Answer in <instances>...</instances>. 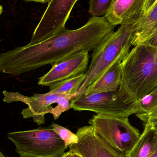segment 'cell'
<instances>
[{
	"label": "cell",
	"mask_w": 157,
	"mask_h": 157,
	"mask_svg": "<svg viewBox=\"0 0 157 157\" xmlns=\"http://www.w3.org/2000/svg\"><path fill=\"white\" fill-rule=\"evenodd\" d=\"M115 27L105 16H92L79 28H65L38 43L2 52L0 55V71L17 76L48 64L53 65L83 51H93L114 31Z\"/></svg>",
	"instance_id": "cell-1"
},
{
	"label": "cell",
	"mask_w": 157,
	"mask_h": 157,
	"mask_svg": "<svg viewBox=\"0 0 157 157\" xmlns=\"http://www.w3.org/2000/svg\"><path fill=\"white\" fill-rule=\"evenodd\" d=\"M157 48L144 44L135 46L124 57L118 90L123 102H135L157 86Z\"/></svg>",
	"instance_id": "cell-2"
},
{
	"label": "cell",
	"mask_w": 157,
	"mask_h": 157,
	"mask_svg": "<svg viewBox=\"0 0 157 157\" xmlns=\"http://www.w3.org/2000/svg\"><path fill=\"white\" fill-rule=\"evenodd\" d=\"M134 33L133 24L120 26L98 45L93 51L91 63L86 72L85 79L77 92L78 96L83 94L112 64L123 60L132 46Z\"/></svg>",
	"instance_id": "cell-3"
},
{
	"label": "cell",
	"mask_w": 157,
	"mask_h": 157,
	"mask_svg": "<svg viewBox=\"0 0 157 157\" xmlns=\"http://www.w3.org/2000/svg\"><path fill=\"white\" fill-rule=\"evenodd\" d=\"M7 136L20 157H61L68 147L51 127L10 132Z\"/></svg>",
	"instance_id": "cell-4"
},
{
	"label": "cell",
	"mask_w": 157,
	"mask_h": 157,
	"mask_svg": "<svg viewBox=\"0 0 157 157\" xmlns=\"http://www.w3.org/2000/svg\"><path fill=\"white\" fill-rule=\"evenodd\" d=\"M96 133L112 147L127 155L140 137L128 118L97 114L88 121Z\"/></svg>",
	"instance_id": "cell-5"
},
{
	"label": "cell",
	"mask_w": 157,
	"mask_h": 157,
	"mask_svg": "<svg viewBox=\"0 0 157 157\" xmlns=\"http://www.w3.org/2000/svg\"><path fill=\"white\" fill-rule=\"evenodd\" d=\"M118 90L77 96L71 100V109L75 111H89L97 114L128 118L134 114L130 104L123 102Z\"/></svg>",
	"instance_id": "cell-6"
},
{
	"label": "cell",
	"mask_w": 157,
	"mask_h": 157,
	"mask_svg": "<svg viewBox=\"0 0 157 157\" xmlns=\"http://www.w3.org/2000/svg\"><path fill=\"white\" fill-rule=\"evenodd\" d=\"M78 0H51L31 36L29 45L45 40L65 29L72 9Z\"/></svg>",
	"instance_id": "cell-7"
},
{
	"label": "cell",
	"mask_w": 157,
	"mask_h": 157,
	"mask_svg": "<svg viewBox=\"0 0 157 157\" xmlns=\"http://www.w3.org/2000/svg\"><path fill=\"white\" fill-rule=\"evenodd\" d=\"M76 134L78 142L69 146V151L83 157H127L100 137L92 125L78 128Z\"/></svg>",
	"instance_id": "cell-8"
},
{
	"label": "cell",
	"mask_w": 157,
	"mask_h": 157,
	"mask_svg": "<svg viewBox=\"0 0 157 157\" xmlns=\"http://www.w3.org/2000/svg\"><path fill=\"white\" fill-rule=\"evenodd\" d=\"M88 52L75 53L53 64L48 73L39 78L40 86H50L73 76L85 72L89 61Z\"/></svg>",
	"instance_id": "cell-9"
},
{
	"label": "cell",
	"mask_w": 157,
	"mask_h": 157,
	"mask_svg": "<svg viewBox=\"0 0 157 157\" xmlns=\"http://www.w3.org/2000/svg\"><path fill=\"white\" fill-rule=\"evenodd\" d=\"M4 102L11 103L14 101H21L26 104L28 108L21 112L24 119L32 118L38 125L44 124L45 115L49 108L53 103H56L61 94H52L48 92L44 94H34L32 97L24 96L19 92L2 91Z\"/></svg>",
	"instance_id": "cell-10"
},
{
	"label": "cell",
	"mask_w": 157,
	"mask_h": 157,
	"mask_svg": "<svg viewBox=\"0 0 157 157\" xmlns=\"http://www.w3.org/2000/svg\"><path fill=\"white\" fill-rule=\"evenodd\" d=\"M146 0H113L105 16L114 26L134 24L144 14Z\"/></svg>",
	"instance_id": "cell-11"
},
{
	"label": "cell",
	"mask_w": 157,
	"mask_h": 157,
	"mask_svg": "<svg viewBox=\"0 0 157 157\" xmlns=\"http://www.w3.org/2000/svg\"><path fill=\"white\" fill-rule=\"evenodd\" d=\"M122 60H119L112 64L97 80L79 96L113 92L119 90L122 75Z\"/></svg>",
	"instance_id": "cell-12"
},
{
	"label": "cell",
	"mask_w": 157,
	"mask_h": 157,
	"mask_svg": "<svg viewBox=\"0 0 157 157\" xmlns=\"http://www.w3.org/2000/svg\"><path fill=\"white\" fill-rule=\"evenodd\" d=\"M136 116L143 122V125L157 124V86L147 95L130 104Z\"/></svg>",
	"instance_id": "cell-13"
},
{
	"label": "cell",
	"mask_w": 157,
	"mask_h": 157,
	"mask_svg": "<svg viewBox=\"0 0 157 157\" xmlns=\"http://www.w3.org/2000/svg\"><path fill=\"white\" fill-rule=\"evenodd\" d=\"M132 46L143 44L157 32V1L152 9L133 24Z\"/></svg>",
	"instance_id": "cell-14"
},
{
	"label": "cell",
	"mask_w": 157,
	"mask_h": 157,
	"mask_svg": "<svg viewBox=\"0 0 157 157\" xmlns=\"http://www.w3.org/2000/svg\"><path fill=\"white\" fill-rule=\"evenodd\" d=\"M157 151L156 127L153 124H146L135 145L126 157H152Z\"/></svg>",
	"instance_id": "cell-15"
},
{
	"label": "cell",
	"mask_w": 157,
	"mask_h": 157,
	"mask_svg": "<svg viewBox=\"0 0 157 157\" xmlns=\"http://www.w3.org/2000/svg\"><path fill=\"white\" fill-rule=\"evenodd\" d=\"M86 77L85 72L55 83L49 86V92L52 94H74L77 92Z\"/></svg>",
	"instance_id": "cell-16"
},
{
	"label": "cell",
	"mask_w": 157,
	"mask_h": 157,
	"mask_svg": "<svg viewBox=\"0 0 157 157\" xmlns=\"http://www.w3.org/2000/svg\"><path fill=\"white\" fill-rule=\"evenodd\" d=\"M77 93L74 94H61L57 99V105L54 108L50 107L47 111V113H49L53 115L54 120H56L61 114L71 109V100L78 96Z\"/></svg>",
	"instance_id": "cell-17"
},
{
	"label": "cell",
	"mask_w": 157,
	"mask_h": 157,
	"mask_svg": "<svg viewBox=\"0 0 157 157\" xmlns=\"http://www.w3.org/2000/svg\"><path fill=\"white\" fill-rule=\"evenodd\" d=\"M113 0H89L88 13L93 17L105 16Z\"/></svg>",
	"instance_id": "cell-18"
},
{
	"label": "cell",
	"mask_w": 157,
	"mask_h": 157,
	"mask_svg": "<svg viewBox=\"0 0 157 157\" xmlns=\"http://www.w3.org/2000/svg\"><path fill=\"white\" fill-rule=\"evenodd\" d=\"M50 127L59 135L68 147L71 145L78 142V138L77 135L67 128L55 123H53Z\"/></svg>",
	"instance_id": "cell-19"
},
{
	"label": "cell",
	"mask_w": 157,
	"mask_h": 157,
	"mask_svg": "<svg viewBox=\"0 0 157 157\" xmlns=\"http://www.w3.org/2000/svg\"><path fill=\"white\" fill-rule=\"evenodd\" d=\"M143 44H146L154 48H157V32L150 38L146 40Z\"/></svg>",
	"instance_id": "cell-20"
},
{
	"label": "cell",
	"mask_w": 157,
	"mask_h": 157,
	"mask_svg": "<svg viewBox=\"0 0 157 157\" xmlns=\"http://www.w3.org/2000/svg\"><path fill=\"white\" fill-rule=\"evenodd\" d=\"M157 0H146L144 11V14L150 11L156 2Z\"/></svg>",
	"instance_id": "cell-21"
},
{
	"label": "cell",
	"mask_w": 157,
	"mask_h": 157,
	"mask_svg": "<svg viewBox=\"0 0 157 157\" xmlns=\"http://www.w3.org/2000/svg\"><path fill=\"white\" fill-rule=\"evenodd\" d=\"M28 2H35L41 3H49L51 0H23Z\"/></svg>",
	"instance_id": "cell-22"
},
{
	"label": "cell",
	"mask_w": 157,
	"mask_h": 157,
	"mask_svg": "<svg viewBox=\"0 0 157 157\" xmlns=\"http://www.w3.org/2000/svg\"><path fill=\"white\" fill-rule=\"evenodd\" d=\"M61 157H73L72 153L70 151L65 152Z\"/></svg>",
	"instance_id": "cell-23"
},
{
	"label": "cell",
	"mask_w": 157,
	"mask_h": 157,
	"mask_svg": "<svg viewBox=\"0 0 157 157\" xmlns=\"http://www.w3.org/2000/svg\"><path fill=\"white\" fill-rule=\"evenodd\" d=\"M70 152L72 153V155H73V157H83L82 156L79 155V154H77V153H75V152H72V151H70Z\"/></svg>",
	"instance_id": "cell-24"
},
{
	"label": "cell",
	"mask_w": 157,
	"mask_h": 157,
	"mask_svg": "<svg viewBox=\"0 0 157 157\" xmlns=\"http://www.w3.org/2000/svg\"><path fill=\"white\" fill-rule=\"evenodd\" d=\"M0 157H6L2 152H0Z\"/></svg>",
	"instance_id": "cell-25"
},
{
	"label": "cell",
	"mask_w": 157,
	"mask_h": 157,
	"mask_svg": "<svg viewBox=\"0 0 157 157\" xmlns=\"http://www.w3.org/2000/svg\"><path fill=\"white\" fill-rule=\"evenodd\" d=\"M155 126L156 127L157 129V124L155 125ZM152 157H157V151L156 153L155 154V155H154Z\"/></svg>",
	"instance_id": "cell-26"
}]
</instances>
